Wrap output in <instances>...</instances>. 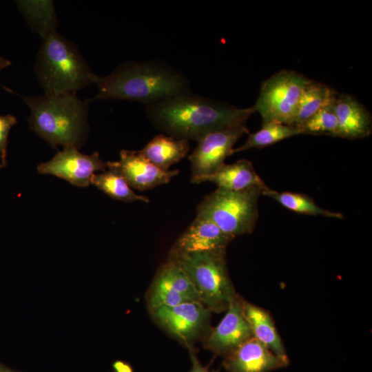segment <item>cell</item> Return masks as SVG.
<instances>
[{
  "mask_svg": "<svg viewBox=\"0 0 372 372\" xmlns=\"http://www.w3.org/2000/svg\"><path fill=\"white\" fill-rule=\"evenodd\" d=\"M0 372H16L14 370L7 367L4 364L0 363Z\"/></svg>",
  "mask_w": 372,
  "mask_h": 372,
  "instance_id": "f546056e",
  "label": "cell"
},
{
  "mask_svg": "<svg viewBox=\"0 0 372 372\" xmlns=\"http://www.w3.org/2000/svg\"><path fill=\"white\" fill-rule=\"evenodd\" d=\"M145 114L158 129L178 139L198 141L207 134L245 125L254 107L240 108L185 92L145 105Z\"/></svg>",
  "mask_w": 372,
  "mask_h": 372,
  "instance_id": "6da1fadb",
  "label": "cell"
},
{
  "mask_svg": "<svg viewBox=\"0 0 372 372\" xmlns=\"http://www.w3.org/2000/svg\"><path fill=\"white\" fill-rule=\"evenodd\" d=\"M10 65H11L10 61H9L8 59L3 56H0V71L8 67Z\"/></svg>",
  "mask_w": 372,
  "mask_h": 372,
  "instance_id": "f1b7e54d",
  "label": "cell"
},
{
  "mask_svg": "<svg viewBox=\"0 0 372 372\" xmlns=\"http://www.w3.org/2000/svg\"><path fill=\"white\" fill-rule=\"evenodd\" d=\"M266 187L254 186L241 191L217 188L199 204L197 214L209 218L234 238L251 234L259 216L258 200Z\"/></svg>",
  "mask_w": 372,
  "mask_h": 372,
  "instance_id": "8992f818",
  "label": "cell"
},
{
  "mask_svg": "<svg viewBox=\"0 0 372 372\" xmlns=\"http://www.w3.org/2000/svg\"><path fill=\"white\" fill-rule=\"evenodd\" d=\"M206 181L215 183L218 188L231 191H241L265 185L252 163L247 159H240L230 165L225 163L211 174L191 179V182L195 184Z\"/></svg>",
  "mask_w": 372,
  "mask_h": 372,
  "instance_id": "e0dca14e",
  "label": "cell"
},
{
  "mask_svg": "<svg viewBox=\"0 0 372 372\" xmlns=\"http://www.w3.org/2000/svg\"><path fill=\"white\" fill-rule=\"evenodd\" d=\"M17 123V118L12 114L0 115V167H4L7 164L8 134Z\"/></svg>",
  "mask_w": 372,
  "mask_h": 372,
  "instance_id": "484cf974",
  "label": "cell"
},
{
  "mask_svg": "<svg viewBox=\"0 0 372 372\" xmlns=\"http://www.w3.org/2000/svg\"><path fill=\"white\" fill-rule=\"evenodd\" d=\"M243 307L253 337L278 356L289 359L270 313L265 309L245 300Z\"/></svg>",
  "mask_w": 372,
  "mask_h": 372,
  "instance_id": "ac0fdd59",
  "label": "cell"
},
{
  "mask_svg": "<svg viewBox=\"0 0 372 372\" xmlns=\"http://www.w3.org/2000/svg\"><path fill=\"white\" fill-rule=\"evenodd\" d=\"M107 168L118 172L130 187L148 190L169 183L178 170L163 171L147 160L139 151L123 149L118 161H109Z\"/></svg>",
  "mask_w": 372,
  "mask_h": 372,
  "instance_id": "4fadbf2b",
  "label": "cell"
},
{
  "mask_svg": "<svg viewBox=\"0 0 372 372\" xmlns=\"http://www.w3.org/2000/svg\"><path fill=\"white\" fill-rule=\"evenodd\" d=\"M34 71L43 94H76L95 83L99 76L77 46L57 31L42 39Z\"/></svg>",
  "mask_w": 372,
  "mask_h": 372,
  "instance_id": "277c9868",
  "label": "cell"
},
{
  "mask_svg": "<svg viewBox=\"0 0 372 372\" xmlns=\"http://www.w3.org/2000/svg\"><path fill=\"white\" fill-rule=\"evenodd\" d=\"M155 322L187 348L194 341L207 335L211 311L200 302H189L172 307L162 306L150 311Z\"/></svg>",
  "mask_w": 372,
  "mask_h": 372,
  "instance_id": "ba28073f",
  "label": "cell"
},
{
  "mask_svg": "<svg viewBox=\"0 0 372 372\" xmlns=\"http://www.w3.org/2000/svg\"><path fill=\"white\" fill-rule=\"evenodd\" d=\"M302 134L298 127L278 123L262 125L260 130L250 134L246 142L238 148L233 149V154L252 148H263L284 139Z\"/></svg>",
  "mask_w": 372,
  "mask_h": 372,
  "instance_id": "cb8c5ba5",
  "label": "cell"
},
{
  "mask_svg": "<svg viewBox=\"0 0 372 372\" xmlns=\"http://www.w3.org/2000/svg\"><path fill=\"white\" fill-rule=\"evenodd\" d=\"M336 97L298 127L302 134L335 136L338 121L335 112Z\"/></svg>",
  "mask_w": 372,
  "mask_h": 372,
  "instance_id": "d4e9b609",
  "label": "cell"
},
{
  "mask_svg": "<svg viewBox=\"0 0 372 372\" xmlns=\"http://www.w3.org/2000/svg\"><path fill=\"white\" fill-rule=\"evenodd\" d=\"M168 260L182 268L211 312L227 310L237 293L229 276L226 250L187 254Z\"/></svg>",
  "mask_w": 372,
  "mask_h": 372,
  "instance_id": "5b68a950",
  "label": "cell"
},
{
  "mask_svg": "<svg viewBox=\"0 0 372 372\" xmlns=\"http://www.w3.org/2000/svg\"><path fill=\"white\" fill-rule=\"evenodd\" d=\"M289 363V359L278 356L251 337L225 357L223 365L228 372H270Z\"/></svg>",
  "mask_w": 372,
  "mask_h": 372,
  "instance_id": "9a60e30c",
  "label": "cell"
},
{
  "mask_svg": "<svg viewBox=\"0 0 372 372\" xmlns=\"http://www.w3.org/2000/svg\"><path fill=\"white\" fill-rule=\"evenodd\" d=\"M335 112L338 127L335 136L355 139L371 133V117L365 107L349 94H337Z\"/></svg>",
  "mask_w": 372,
  "mask_h": 372,
  "instance_id": "2e32d148",
  "label": "cell"
},
{
  "mask_svg": "<svg viewBox=\"0 0 372 372\" xmlns=\"http://www.w3.org/2000/svg\"><path fill=\"white\" fill-rule=\"evenodd\" d=\"M97 99H120L151 105L190 91L189 81L180 70L159 60L123 63L110 74L99 76Z\"/></svg>",
  "mask_w": 372,
  "mask_h": 372,
  "instance_id": "7a4b0ae2",
  "label": "cell"
},
{
  "mask_svg": "<svg viewBox=\"0 0 372 372\" xmlns=\"http://www.w3.org/2000/svg\"><path fill=\"white\" fill-rule=\"evenodd\" d=\"M262 196L273 198L286 209L297 214L336 219L344 218V215L340 212L329 211L318 206L312 198L304 194L291 192H280L267 186L262 191Z\"/></svg>",
  "mask_w": 372,
  "mask_h": 372,
  "instance_id": "7402d4cb",
  "label": "cell"
},
{
  "mask_svg": "<svg viewBox=\"0 0 372 372\" xmlns=\"http://www.w3.org/2000/svg\"><path fill=\"white\" fill-rule=\"evenodd\" d=\"M234 238L209 218L197 214L173 245L168 260L187 254L226 250Z\"/></svg>",
  "mask_w": 372,
  "mask_h": 372,
  "instance_id": "5bb4252c",
  "label": "cell"
},
{
  "mask_svg": "<svg viewBox=\"0 0 372 372\" xmlns=\"http://www.w3.org/2000/svg\"><path fill=\"white\" fill-rule=\"evenodd\" d=\"M21 14L41 39L56 32L58 21L52 1H16Z\"/></svg>",
  "mask_w": 372,
  "mask_h": 372,
  "instance_id": "ffe728a7",
  "label": "cell"
},
{
  "mask_svg": "<svg viewBox=\"0 0 372 372\" xmlns=\"http://www.w3.org/2000/svg\"><path fill=\"white\" fill-rule=\"evenodd\" d=\"M189 150L188 141L158 134L139 152L147 160L161 169L169 171L172 165L179 162L187 154Z\"/></svg>",
  "mask_w": 372,
  "mask_h": 372,
  "instance_id": "d6986e66",
  "label": "cell"
},
{
  "mask_svg": "<svg viewBox=\"0 0 372 372\" xmlns=\"http://www.w3.org/2000/svg\"><path fill=\"white\" fill-rule=\"evenodd\" d=\"M249 130L245 125H237L207 134L198 141L189 155L191 179L211 174L225 164L233 154V147Z\"/></svg>",
  "mask_w": 372,
  "mask_h": 372,
  "instance_id": "9c48e42d",
  "label": "cell"
},
{
  "mask_svg": "<svg viewBox=\"0 0 372 372\" xmlns=\"http://www.w3.org/2000/svg\"><path fill=\"white\" fill-rule=\"evenodd\" d=\"M4 88L23 100L30 111L28 118L30 129L53 148L81 147L87 132L89 103L76 94L22 96Z\"/></svg>",
  "mask_w": 372,
  "mask_h": 372,
  "instance_id": "3957f363",
  "label": "cell"
},
{
  "mask_svg": "<svg viewBox=\"0 0 372 372\" xmlns=\"http://www.w3.org/2000/svg\"><path fill=\"white\" fill-rule=\"evenodd\" d=\"M188 349L190 353L191 360H192V369L189 372H215V371H209L207 368L202 366L200 362L198 361V358H196L192 347H189Z\"/></svg>",
  "mask_w": 372,
  "mask_h": 372,
  "instance_id": "4316f807",
  "label": "cell"
},
{
  "mask_svg": "<svg viewBox=\"0 0 372 372\" xmlns=\"http://www.w3.org/2000/svg\"><path fill=\"white\" fill-rule=\"evenodd\" d=\"M106 169L107 163L100 158L98 152L86 155L75 147H64L50 161L37 167V171L41 174L54 175L81 187L90 185L96 172H105Z\"/></svg>",
  "mask_w": 372,
  "mask_h": 372,
  "instance_id": "30bf717a",
  "label": "cell"
},
{
  "mask_svg": "<svg viewBox=\"0 0 372 372\" xmlns=\"http://www.w3.org/2000/svg\"><path fill=\"white\" fill-rule=\"evenodd\" d=\"M90 184L114 199L124 202L149 201L147 197L134 193L123 177L112 168H108L107 171L102 174H94L91 178Z\"/></svg>",
  "mask_w": 372,
  "mask_h": 372,
  "instance_id": "603a6c76",
  "label": "cell"
},
{
  "mask_svg": "<svg viewBox=\"0 0 372 372\" xmlns=\"http://www.w3.org/2000/svg\"><path fill=\"white\" fill-rule=\"evenodd\" d=\"M243 304L244 300L236 294L222 320L205 337L206 349L225 358L253 337L244 314Z\"/></svg>",
  "mask_w": 372,
  "mask_h": 372,
  "instance_id": "7c38bea8",
  "label": "cell"
},
{
  "mask_svg": "<svg viewBox=\"0 0 372 372\" xmlns=\"http://www.w3.org/2000/svg\"><path fill=\"white\" fill-rule=\"evenodd\" d=\"M309 81L289 70H281L266 79L253 106L262 117V125L278 123L293 125L300 98Z\"/></svg>",
  "mask_w": 372,
  "mask_h": 372,
  "instance_id": "52a82bcc",
  "label": "cell"
},
{
  "mask_svg": "<svg viewBox=\"0 0 372 372\" xmlns=\"http://www.w3.org/2000/svg\"><path fill=\"white\" fill-rule=\"evenodd\" d=\"M149 310L189 302H200L189 277L176 263L168 260L158 271L147 296Z\"/></svg>",
  "mask_w": 372,
  "mask_h": 372,
  "instance_id": "8fae6325",
  "label": "cell"
},
{
  "mask_svg": "<svg viewBox=\"0 0 372 372\" xmlns=\"http://www.w3.org/2000/svg\"><path fill=\"white\" fill-rule=\"evenodd\" d=\"M335 90L327 85L310 80L299 100L293 126H298L316 113L337 96Z\"/></svg>",
  "mask_w": 372,
  "mask_h": 372,
  "instance_id": "44dd1931",
  "label": "cell"
},
{
  "mask_svg": "<svg viewBox=\"0 0 372 372\" xmlns=\"http://www.w3.org/2000/svg\"><path fill=\"white\" fill-rule=\"evenodd\" d=\"M114 372H134L132 366L124 361L116 360L112 364Z\"/></svg>",
  "mask_w": 372,
  "mask_h": 372,
  "instance_id": "83f0119b",
  "label": "cell"
}]
</instances>
